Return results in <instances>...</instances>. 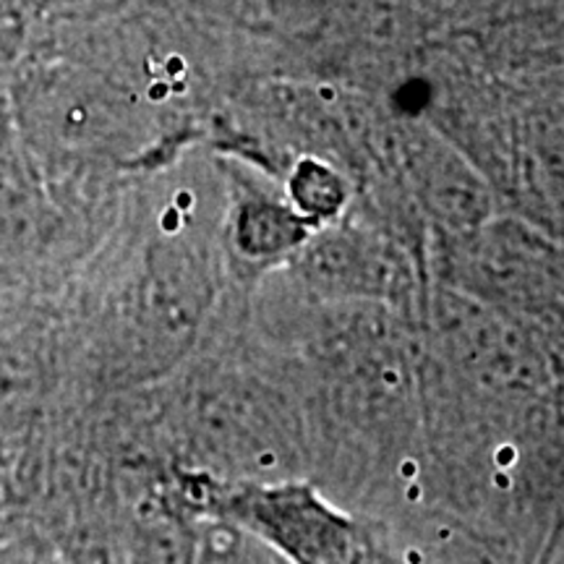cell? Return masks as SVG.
I'll return each instance as SVG.
<instances>
[{
    "label": "cell",
    "mask_w": 564,
    "mask_h": 564,
    "mask_svg": "<svg viewBox=\"0 0 564 564\" xmlns=\"http://www.w3.org/2000/svg\"><path fill=\"white\" fill-rule=\"evenodd\" d=\"M236 512L293 564H400L377 535L299 484L259 486Z\"/></svg>",
    "instance_id": "cell-1"
}]
</instances>
